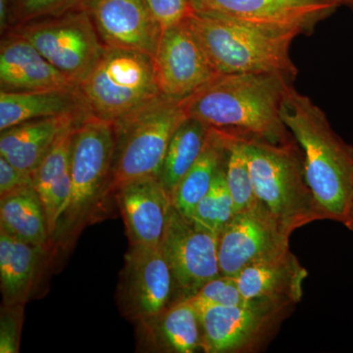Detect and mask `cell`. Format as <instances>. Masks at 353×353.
Wrapping results in <instances>:
<instances>
[{"instance_id":"10","label":"cell","mask_w":353,"mask_h":353,"mask_svg":"<svg viewBox=\"0 0 353 353\" xmlns=\"http://www.w3.org/2000/svg\"><path fill=\"white\" fill-rule=\"evenodd\" d=\"M161 248L173 275L174 288L180 294L179 301L194 296L205 283L221 275L218 234L196 225L173 204Z\"/></svg>"},{"instance_id":"19","label":"cell","mask_w":353,"mask_h":353,"mask_svg":"<svg viewBox=\"0 0 353 353\" xmlns=\"http://www.w3.org/2000/svg\"><path fill=\"white\" fill-rule=\"evenodd\" d=\"M139 345L150 352L192 353L202 350L199 312L187 299L138 322Z\"/></svg>"},{"instance_id":"2","label":"cell","mask_w":353,"mask_h":353,"mask_svg":"<svg viewBox=\"0 0 353 353\" xmlns=\"http://www.w3.org/2000/svg\"><path fill=\"white\" fill-rule=\"evenodd\" d=\"M282 118L303 150L306 181L323 220L343 223L353 194V146L334 131L326 113L292 85Z\"/></svg>"},{"instance_id":"18","label":"cell","mask_w":353,"mask_h":353,"mask_svg":"<svg viewBox=\"0 0 353 353\" xmlns=\"http://www.w3.org/2000/svg\"><path fill=\"white\" fill-rule=\"evenodd\" d=\"M307 271L290 250L248 265L234 276L246 301H301Z\"/></svg>"},{"instance_id":"23","label":"cell","mask_w":353,"mask_h":353,"mask_svg":"<svg viewBox=\"0 0 353 353\" xmlns=\"http://www.w3.org/2000/svg\"><path fill=\"white\" fill-rule=\"evenodd\" d=\"M48 250L0 230V289L3 304L25 305Z\"/></svg>"},{"instance_id":"8","label":"cell","mask_w":353,"mask_h":353,"mask_svg":"<svg viewBox=\"0 0 353 353\" xmlns=\"http://www.w3.org/2000/svg\"><path fill=\"white\" fill-rule=\"evenodd\" d=\"M11 32L29 41L52 66L78 85L105 50L83 6L62 15L20 23Z\"/></svg>"},{"instance_id":"9","label":"cell","mask_w":353,"mask_h":353,"mask_svg":"<svg viewBox=\"0 0 353 353\" xmlns=\"http://www.w3.org/2000/svg\"><path fill=\"white\" fill-rule=\"evenodd\" d=\"M194 13L297 38L338 9L323 0H190Z\"/></svg>"},{"instance_id":"13","label":"cell","mask_w":353,"mask_h":353,"mask_svg":"<svg viewBox=\"0 0 353 353\" xmlns=\"http://www.w3.org/2000/svg\"><path fill=\"white\" fill-rule=\"evenodd\" d=\"M173 275L161 245H130L121 272L117 299L121 312L139 322L171 305Z\"/></svg>"},{"instance_id":"11","label":"cell","mask_w":353,"mask_h":353,"mask_svg":"<svg viewBox=\"0 0 353 353\" xmlns=\"http://www.w3.org/2000/svg\"><path fill=\"white\" fill-rule=\"evenodd\" d=\"M290 305L257 299L240 305L215 306L199 311L202 350L238 353L256 350Z\"/></svg>"},{"instance_id":"12","label":"cell","mask_w":353,"mask_h":353,"mask_svg":"<svg viewBox=\"0 0 353 353\" xmlns=\"http://www.w3.org/2000/svg\"><path fill=\"white\" fill-rule=\"evenodd\" d=\"M290 236L257 199L236 212L218 236L221 275L234 277L248 265L290 250Z\"/></svg>"},{"instance_id":"24","label":"cell","mask_w":353,"mask_h":353,"mask_svg":"<svg viewBox=\"0 0 353 353\" xmlns=\"http://www.w3.org/2000/svg\"><path fill=\"white\" fill-rule=\"evenodd\" d=\"M229 134L210 129L205 146L192 168L176 188L172 203L185 217H192L194 208L212 187L216 176L226 164Z\"/></svg>"},{"instance_id":"3","label":"cell","mask_w":353,"mask_h":353,"mask_svg":"<svg viewBox=\"0 0 353 353\" xmlns=\"http://www.w3.org/2000/svg\"><path fill=\"white\" fill-rule=\"evenodd\" d=\"M114 150L112 123L90 116L77 125L71 152V194L51 238L50 250L66 252L99 212L108 196Z\"/></svg>"},{"instance_id":"25","label":"cell","mask_w":353,"mask_h":353,"mask_svg":"<svg viewBox=\"0 0 353 353\" xmlns=\"http://www.w3.org/2000/svg\"><path fill=\"white\" fill-rule=\"evenodd\" d=\"M0 230L30 245L50 250L48 218L34 187L0 196Z\"/></svg>"},{"instance_id":"36","label":"cell","mask_w":353,"mask_h":353,"mask_svg":"<svg viewBox=\"0 0 353 353\" xmlns=\"http://www.w3.org/2000/svg\"><path fill=\"white\" fill-rule=\"evenodd\" d=\"M323 1L327 2L330 6L336 7V9L345 7V8L353 11V0H323Z\"/></svg>"},{"instance_id":"15","label":"cell","mask_w":353,"mask_h":353,"mask_svg":"<svg viewBox=\"0 0 353 353\" xmlns=\"http://www.w3.org/2000/svg\"><path fill=\"white\" fill-rule=\"evenodd\" d=\"M82 6L104 46L155 57L163 31L145 0H85Z\"/></svg>"},{"instance_id":"29","label":"cell","mask_w":353,"mask_h":353,"mask_svg":"<svg viewBox=\"0 0 353 353\" xmlns=\"http://www.w3.org/2000/svg\"><path fill=\"white\" fill-rule=\"evenodd\" d=\"M197 312L215 306L240 305L248 303L234 276L220 275L205 283L194 296L187 299Z\"/></svg>"},{"instance_id":"28","label":"cell","mask_w":353,"mask_h":353,"mask_svg":"<svg viewBox=\"0 0 353 353\" xmlns=\"http://www.w3.org/2000/svg\"><path fill=\"white\" fill-rule=\"evenodd\" d=\"M229 134L226 161V181L236 212L250 208L257 201L253 189L248 157L239 134Z\"/></svg>"},{"instance_id":"34","label":"cell","mask_w":353,"mask_h":353,"mask_svg":"<svg viewBox=\"0 0 353 353\" xmlns=\"http://www.w3.org/2000/svg\"><path fill=\"white\" fill-rule=\"evenodd\" d=\"M9 2L10 0H0V26L1 31L6 27L7 21L9 19Z\"/></svg>"},{"instance_id":"6","label":"cell","mask_w":353,"mask_h":353,"mask_svg":"<svg viewBox=\"0 0 353 353\" xmlns=\"http://www.w3.org/2000/svg\"><path fill=\"white\" fill-rule=\"evenodd\" d=\"M187 118L182 99L160 94L114 125L115 150L108 196L130 181L158 176L172 137Z\"/></svg>"},{"instance_id":"27","label":"cell","mask_w":353,"mask_h":353,"mask_svg":"<svg viewBox=\"0 0 353 353\" xmlns=\"http://www.w3.org/2000/svg\"><path fill=\"white\" fill-rule=\"evenodd\" d=\"M226 164L221 168L212 187L197 203L190 220L219 236L228 223L236 213L233 197L228 189Z\"/></svg>"},{"instance_id":"5","label":"cell","mask_w":353,"mask_h":353,"mask_svg":"<svg viewBox=\"0 0 353 353\" xmlns=\"http://www.w3.org/2000/svg\"><path fill=\"white\" fill-rule=\"evenodd\" d=\"M188 23L218 74H275L296 80L299 70L290 57L296 37L197 13Z\"/></svg>"},{"instance_id":"26","label":"cell","mask_w":353,"mask_h":353,"mask_svg":"<svg viewBox=\"0 0 353 353\" xmlns=\"http://www.w3.org/2000/svg\"><path fill=\"white\" fill-rule=\"evenodd\" d=\"M210 128L188 117L172 137L158 180L173 199L179 183L201 154Z\"/></svg>"},{"instance_id":"16","label":"cell","mask_w":353,"mask_h":353,"mask_svg":"<svg viewBox=\"0 0 353 353\" xmlns=\"http://www.w3.org/2000/svg\"><path fill=\"white\" fill-rule=\"evenodd\" d=\"M130 245H161L172 199L157 176L123 183L114 192Z\"/></svg>"},{"instance_id":"30","label":"cell","mask_w":353,"mask_h":353,"mask_svg":"<svg viewBox=\"0 0 353 353\" xmlns=\"http://www.w3.org/2000/svg\"><path fill=\"white\" fill-rule=\"evenodd\" d=\"M85 0H10L9 14L20 23L53 17L83 6Z\"/></svg>"},{"instance_id":"1","label":"cell","mask_w":353,"mask_h":353,"mask_svg":"<svg viewBox=\"0 0 353 353\" xmlns=\"http://www.w3.org/2000/svg\"><path fill=\"white\" fill-rule=\"evenodd\" d=\"M290 85L275 74H218L182 99L183 106L188 117L210 129L287 143L294 139L282 118Z\"/></svg>"},{"instance_id":"7","label":"cell","mask_w":353,"mask_h":353,"mask_svg":"<svg viewBox=\"0 0 353 353\" xmlns=\"http://www.w3.org/2000/svg\"><path fill=\"white\" fill-rule=\"evenodd\" d=\"M78 87L90 113L113 125L161 94L152 57L108 46Z\"/></svg>"},{"instance_id":"14","label":"cell","mask_w":353,"mask_h":353,"mask_svg":"<svg viewBox=\"0 0 353 353\" xmlns=\"http://www.w3.org/2000/svg\"><path fill=\"white\" fill-rule=\"evenodd\" d=\"M160 94L183 99L218 75L188 20L162 32L153 57Z\"/></svg>"},{"instance_id":"4","label":"cell","mask_w":353,"mask_h":353,"mask_svg":"<svg viewBox=\"0 0 353 353\" xmlns=\"http://www.w3.org/2000/svg\"><path fill=\"white\" fill-rule=\"evenodd\" d=\"M254 194L288 233L317 220L321 211L306 181L303 150L296 139L273 143L240 136Z\"/></svg>"},{"instance_id":"22","label":"cell","mask_w":353,"mask_h":353,"mask_svg":"<svg viewBox=\"0 0 353 353\" xmlns=\"http://www.w3.org/2000/svg\"><path fill=\"white\" fill-rule=\"evenodd\" d=\"M77 125L70 127L58 138L32 173L34 190L43 202L48 218L50 240L71 194V152Z\"/></svg>"},{"instance_id":"35","label":"cell","mask_w":353,"mask_h":353,"mask_svg":"<svg viewBox=\"0 0 353 353\" xmlns=\"http://www.w3.org/2000/svg\"><path fill=\"white\" fill-rule=\"evenodd\" d=\"M343 224L345 225L347 229L353 232V194L350 197V203H348L347 213H345V220H343Z\"/></svg>"},{"instance_id":"32","label":"cell","mask_w":353,"mask_h":353,"mask_svg":"<svg viewBox=\"0 0 353 353\" xmlns=\"http://www.w3.org/2000/svg\"><path fill=\"white\" fill-rule=\"evenodd\" d=\"M24 305L2 304L0 315V352H19Z\"/></svg>"},{"instance_id":"17","label":"cell","mask_w":353,"mask_h":353,"mask_svg":"<svg viewBox=\"0 0 353 353\" xmlns=\"http://www.w3.org/2000/svg\"><path fill=\"white\" fill-rule=\"evenodd\" d=\"M0 87L4 92H37L78 87L52 66L29 41L11 32L0 48Z\"/></svg>"},{"instance_id":"33","label":"cell","mask_w":353,"mask_h":353,"mask_svg":"<svg viewBox=\"0 0 353 353\" xmlns=\"http://www.w3.org/2000/svg\"><path fill=\"white\" fill-rule=\"evenodd\" d=\"M28 187H34L32 174L21 170L0 157V196Z\"/></svg>"},{"instance_id":"21","label":"cell","mask_w":353,"mask_h":353,"mask_svg":"<svg viewBox=\"0 0 353 353\" xmlns=\"http://www.w3.org/2000/svg\"><path fill=\"white\" fill-rule=\"evenodd\" d=\"M75 115L92 116L79 87L37 92L0 90V131L41 118Z\"/></svg>"},{"instance_id":"20","label":"cell","mask_w":353,"mask_h":353,"mask_svg":"<svg viewBox=\"0 0 353 353\" xmlns=\"http://www.w3.org/2000/svg\"><path fill=\"white\" fill-rule=\"evenodd\" d=\"M85 119L75 115L27 121L1 131L0 157L21 170L34 173L58 138Z\"/></svg>"},{"instance_id":"31","label":"cell","mask_w":353,"mask_h":353,"mask_svg":"<svg viewBox=\"0 0 353 353\" xmlns=\"http://www.w3.org/2000/svg\"><path fill=\"white\" fill-rule=\"evenodd\" d=\"M162 31L185 22L194 15L190 0H145Z\"/></svg>"}]
</instances>
